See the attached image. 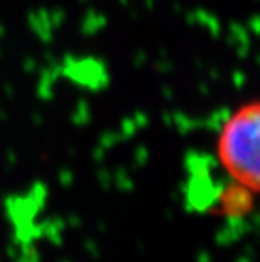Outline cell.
<instances>
[{"label": "cell", "instance_id": "obj_2", "mask_svg": "<svg viewBox=\"0 0 260 262\" xmlns=\"http://www.w3.org/2000/svg\"><path fill=\"white\" fill-rule=\"evenodd\" d=\"M253 194L255 193H252L250 189L237 185V183H231L230 188H226L221 194V213L231 216V219L243 216L250 210Z\"/></svg>", "mask_w": 260, "mask_h": 262}, {"label": "cell", "instance_id": "obj_1", "mask_svg": "<svg viewBox=\"0 0 260 262\" xmlns=\"http://www.w3.org/2000/svg\"><path fill=\"white\" fill-rule=\"evenodd\" d=\"M260 105L257 100L240 105L221 125L217 156L231 181L252 193L260 186Z\"/></svg>", "mask_w": 260, "mask_h": 262}]
</instances>
